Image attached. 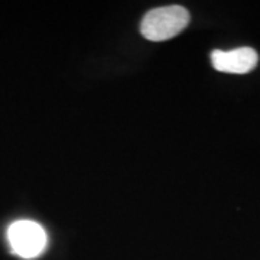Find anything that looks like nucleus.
I'll use <instances>...</instances> for the list:
<instances>
[{
	"instance_id": "obj_1",
	"label": "nucleus",
	"mask_w": 260,
	"mask_h": 260,
	"mask_svg": "<svg viewBox=\"0 0 260 260\" xmlns=\"http://www.w3.org/2000/svg\"><path fill=\"white\" fill-rule=\"evenodd\" d=\"M189 12L182 6H162L145 15L140 23V32L149 41H167L182 32L189 23Z\"/></svg>"
},
{
	"instance_id": "obj_3",
	"label": "nucleus",
	"mask_w": 260,
	"mask_h": 260,
	"mask_svg": "<svg viewBox=\"0 0 260 260\" xmlns=\"http://www.w3.org/2000/svg\"><path fill=\"white\" fill-rule=\"evenodd\" d=\"M211 61L214 68L218 71L246 74L257 65L259 56L251 48H237L232 51H214Z\"/></svg>"
},
{
	"instance_id": "obj_2",
	"label": "nucleus",
	"mask_w": 260,
	"mask_h": 260,
	"mask_svg": "<svg viewBox=\"0 0 260 260\" xmlns=\"http://www.w3.org/2000/svg\"><path fill=\"white\" fill-rule=\"evenodd\" d=\"M8 240L12 250L23 259L38 257L47 246L45 230L35 221L19 220L8 230Z\"/></svg>"
}]
</instances>
